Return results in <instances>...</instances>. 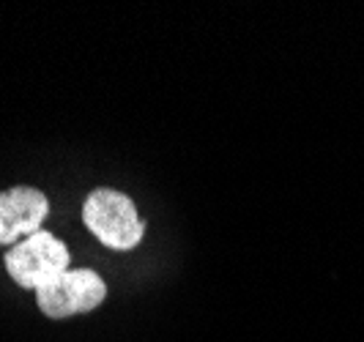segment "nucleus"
I'll return each instance as SVG.
<instances>
[{
  "instance_id": "nucleus-1",
  "label": "nucleus",
  "mask_w": 364,
  "mask_h": 342,
  "mask_svg": "<svg viewBox=\"0 0 364 342\" xmlns=\"http://www.w3.org/2000/svg\"><path fill=\"white\" fill-rule=\"evenodd\" d=\"M82 222L107 250L115 252L134 250L146 235V222L140 219L132 198L115 189L91 192L82 203Z\"/></svg>"
},
{
  "instance_id": "nucleus-2",
  "label": "nucleus",
  "mask_w": 364,
  "mask_h": 342,
  "mask_svg": "<svg viewBox=\"0 0 364 342\" xmlns=\"http://www.w3.org/2000/svg\"><path fill=\"white\" fill-rule=\"evenodd\" d=\"M3 263L17 285L38 290L53 282L55 277H60L63 271H69V250L53 233L38 230L14 244L3 255Z\"/></svg>"
},
{
  "instance_id": "nucleus-3",
  "label": "nucleus",
  "mask_w": 364,
  "mask_h": 342,
  "mask_svg": "<svg viewBox=\"0 0 364 342\" xmlns=\"http://www.w3.org/2000/svg\"><path fill=\"white\" fill-rule=\"evenodd\" d=\"M107 299V285L105 279L91 269H69L44 288L36 290L38 309L53 318L63 321L80 312H91Z\"/></svg>"
},
{
  "instance_id": "nucleus-4",
  "label": "nucleus",
  "mask_w": 364,
  "mask_h": 342,
  "mask_svg": "<svg viewBox=\"0 0 364 342\" xmlns=\"http://www.w3.org/2000/svg\"><path fill=\"white\" fill-rule=\"evenodd\" d=\"M50 214V200L33 186H14L0 192V244H19L41 230Z\"/></svg>"
}]
</instances>
